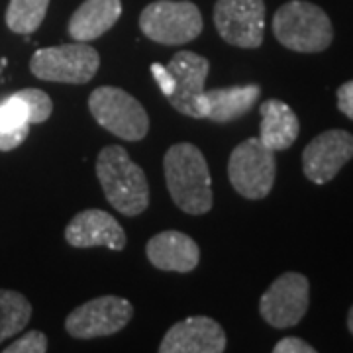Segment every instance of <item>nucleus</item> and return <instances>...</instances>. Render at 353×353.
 <instances>
[{"label":"nucleus","instance_id":"nucleus-2","mask_svg":"<svg viewBox=\"0 0 353 353\" xmlns=\"http://www.w3.org/2000/svg\"><path fill=\"white\" fill-rule=\"evenodd\" d=\"M97 176L106 201L124 216H139L150 206V185L143 169L122 145H106L97 159Z\"/></svg>","mask_w":353,"mask_h":353},{"label":"nucleus","instance_id":"nucleus-19","mask_svg":"<svg viewBox=\"0 0 353 353\" xmlns=\"http://www.w3.org/2000/svg\"><path fill=\"white\" fill-rule=\"evenodd\" d=\"M32 124V110L20 90L0 101V152H12L20 148Z\"/></svg>","mask_w":353,"mask_h":353},{"label":"nucleus","instance_id":"nucleus-1","mask_svg":"<svg viewBox=\"0 0 353 353\" xmlns=\"http://www.w3.org/2000/svg\"><path fill=\"white\" fill-rule=\"evenodd\" d=\"M163 169L169 194L183 212L201 216L212 210L210 171L196 145H171L163 157Z\"/></svg>","mask_w":353,"mask_h":353},{"label":"nucleus","instance_id":"nucleus-10","mask_svg":"<svg viewBox=\"0 0 353 353\" xmlns=\"http://www.w3.org/2000/svg\"><path fill=\"white\" fill-rule=\"evenodd\" d=\"M214 26L220 38L230 46L255 50L263 43V0H218L214 6Z\"/></svg>","mask_w":353,"mask_h":353},{"label":"nucleus","instance_id":"nucleus-25","mask_svg":"<svg viewBox=\"0 0 353 353\" xmlns=\"http://www.w3.org/2000/svg\"><path fill=\"white\" fill-rule=\"evenodd\" d=\"M336 94H338V108H340V112L345 114L350 120H353V81L343 83L338 88Z\"/></svg>","mask_w":353,"mask_h":353},{"label":"nucleus","instance_id":"nucleus-7","mask_svg":"<svg viewBox=\"0 0 353 353\" xmlns=\"http://www.w3.org/2000/svg\"><path fill=\"white\" fill-rule=\"evenodd\" d=\"M101 67V55L85 41L43 48L32 55L30 71L41 81L85 85Z\"/></svg>","mask_w":353,"mask_h":353},{"label":"nucleus","instance_id":"nucleus-24","mask_svg":"<svg viewBox=\"0 0 353 353\" xmlns=\"http://www.w3.org/2000/svg\"><path fill=\"white\" fill-rule=\"evenodd\" d=\"M275 353H316V350L301 338H283L277 345L273 347Z\"/></svg>","mask_w":353,"mask_h":353},{"label":"nucleus","instance_id":"nucleus-15","mask_svg":"<svg viewBox=\"0 0 353 353\" xmlns=\"http://www.w3.org/2000/svg\"><path fill=\"white\" fill-rule=\"evenodd\" d=\"M145 253L153 267L161 271L190 273L196 269V265L201 261L199 243L190 236L176 230L155 234L152 240L148 241Z\"/></svg>","mask_w":353,"mask_h":353},{"label":"nucleus","instance_id":"nucleus-26","mask_svg":"<svg viewBox=\"0 0 353 353\" xmlns=\"http://www.w3.org/2000/svg\"><path fill=\"white\" fill-rule=\"evenodd\" d=\"M152 73L153 77H155L157 87L161 88V92H163L165 97L169 99V97H171V92H173V79H171V73L167 71V67L161 63H153Z\"/></svg>","mask_w":353,"mask_h":353},{"label":"nucleus","instance_id":"nucleus-22","mask_svg":"<svg viewBox=\"0 0 353 353\" xmlns=\"http://www.w3.org/2000/svg\"><path fill=\"white\" fill-rule=\"evenodd\" d=\"M20 94L24 97L30 110H32L34 124H41L50 118L51 112H53V102H51L48 92H43L39 88H22Z\"/></svg>","mask_w":353,"mask_h":353},{"label":"nucleus","instance_id":"nucleus-21","mask_svg":"<svg viewBox=\"0 0 353 353\" xmlns=\"http://www.w3.org/2000/svg\"><path fill=\"white\" fill-rule=\"evenodd\" d=\"M50 0H10L6 8V26L16 34H32L36 32L46 14Z\"/></svg>","mask_w":353,"mask_h":353},{"label":"nucleus","instance_id":"nucleus-3","mask_svg":"<svg viewBox=\"0 0 353 353\" xmlns=\"http://www.w3.org/2000/svg\"><path fill=\"white\" fill-rule=\"evenodd\" d=\"M273 34L287 50L320 53L332 46L334 26L320 6L306 0H290L273 16Z\"/></svg>","mask_w":353,"mask_h":353},{"label":"nucleus","instance_id":"nucleus-8","mask_svg":"<svg viewBox=\"0 0 353 353\" xmlns=\"http://www.w3.org/2000/svg\"><path fill=\"white\" fill-rule=\"evenodd\" d=\"M134 306L122 296H99L81 304L65 320V330L77 340H92L118 334L130 324Z\"/></svg>","mask_w":353,"mask_h":353},{"label":"nucleus","instance_id":"nucleus-13","mask_svg":"<svg viewBox=\"0 0 353 353\" xmlns=\"http://www.w3.org/2000/svg\"><path fill=\"white\" fill-rule=\"evenodd\" d=\"M161 353H222L226 352L224 328L208 316H190L176 322L165 334Z\"/></svg>","mask_w":353,"mask_h":353},{"label":"nucleus","instance_id":"nucleus-27","mask_svg":"<svg viewBox=\"0 0 353 353\" xmlns=\"http://www.w3.org/2000/svg\"><path fill=\"white\" fill-rule=\"evenodd\" d=\"M347 328H350V332H352L353 336V306L350 308V314H347Z\"/></svg>","mask_w":353,"mask_h":353},{"label":"nucleus","instance_id":"nucleus-5","mask_svg":"<svg viewBox=\"0 0 353 353\" xmlns=\"http://www.w3.org/2000/svg\"><path fill=\"white\" fill-rule=\"evenodd\" d=\"M88 110L99 126L126 141H139L150 132V118L138 99L118 87H99L88 97Z\"/></svg>","mask_w":353,"mask_h":353},{"label":"nucleus","instance_id":"nucleus-9","mask_svg":"<svg viewBox=\"0 0 353 353\" xmlns=\"http://www.w3.org/2000/svg\"><path fill=\"white\" fill-rule=\"evenodd\" d=\"M310 303V283L303 273H283L265 290L259 301V314L277 330L296 326Z\"/></svg>","mask_w":353,"mask_h":353},{"label":"nucleus","instance_id":"nucleus-18","mask_svg":"<svg viewBox=\"0 0 353 353\" xmlns=\"http://www.w3.org/2000/svg\"><path fill=\"white\" fill-rule=\"evenodd\" d=\"M259 139L273 152L289 150L301 134V122L292 108L279 99H269L259 106Z\"/></svg>","mask_w":353,"mask_h":353},{"label":"nucleus","instance_id":"nucleus-12","mask_svg":"<svg viewBox=\"0 0 353 353\" xmlns=\"http://www.w3.org/2000/svg\"><path fill=\"white\" fill-rule=\"evenodd\" d=\"M353 157V136L345 130H326L316 136L303 152V169L316 185L330 183Z\"/></svg>","mask_w":353,"mask_h":353},{"label":"nucleus","instance_id":"nucleus-6","mask_svg":"<svg viewBox=\"0 0 353 353\" xmlns=\"http://www.w3.org/2000/svg\"><path fill=\"white\" fill-rule=\"evenodd\" d=\"M277 175L275 152L259 138H250L234 148L228 161V176L234 190L250 201L265 199Z\"/></svg>","mask_w":353,"mask_h":353},{"label":"nucleus","instance_id":"nucleus-14","mask_svg":"<svg viewBox=\"0 0 353 353\" xmlns=\"http://www.w3.org/2000/svg\"><path fill=\"white\" fill-rule=\"evenodd\" d=\"M65 240L73 248H108L122 252L126 248V232L112 214L88 208L83 210L65 228Z\"/></svg>","mask_w":353,"mask_h":353},{"label":"nucleus","instance_id":"nucleus-4","mask_svg":"<svg viewBox=\"0 0 353 353\" xmlns=\"http://www.w3.org/2000/svg\"><path fill=\"white\" fill-rule=\"evenodd\" d=\"M139 28L155 43L185 46L201 36L202 14L187 0H155L143 8Z\"/></svg>","mask_w":353,"mask_h":353},{"label":"nucleus","instance_id":"nucleus-17","mask_svg":"<svg viewBox=\"0 0 353 353\" xmlns=\"http://www.w3.org/2000/svg\"><path fill=\"white\" fill-rule=\"evenodd\" d=\"M122 16L120 0H85L69 20V36L75 41H92L104 36Z\"/></svg>","mask_w":353,"mask_h":353},{"label":"nucleus","instance_id":"nucleus-16","mask_svg":"<svg viewBox=\"0 0 353 353\" xmlns=\"http://www.w3.org/2000/svg\"><path fill=\"white\" fill-rule=\"evenodd\" d=\"M259 85H241V87H224L204 90L201 97V110L204 118L216 124L234 122L252 110L259 101Z\"/></svg>","mask_w":353,"mask_h":353},{"label":"nucleus","instance_id":"nucleus-20","mask_svg":"<svg viewBox=\"0 0 353 353\" xmlns=\"http://www.w3.org/2000/svg\"><path fill=\"white\" fill-rule=\"evenodd\" d=\"M32 318V304L16 290L0 289V343L28 326Z\"/></svg>","mask_w":353,"mask_h":353},{"label":"nucleus","instance_id":"nucleus-11","mask_svg":"<svg viewBox=\"0 0 353 353\" xmlns=\"http://www.w3.org/2000/svg\"><path fill=\"white\" fill-rule=\"evenodd\" d=\"M173 79V92L167 101L176 112L189 118H204L201 110V97L210 71V63L194 51H176L173 59L165 65Z\"/></svg>","mask_w":353,"mask_h":353},{"label":"nucleus","instance_id":"nucleus-23","mask_svg":"<svg viewBox=\"0 0 353 353\" xmlns=\"http://www.w3.org/2000/svg\"><path fill=\"white\" fill-rule=\"evenodd\" d=\"M48 352V336L39 330H30L24 336L12 341L4 353H43Z\"/></svg>","mask_w":353,"mask_h":353}]
</instances>
